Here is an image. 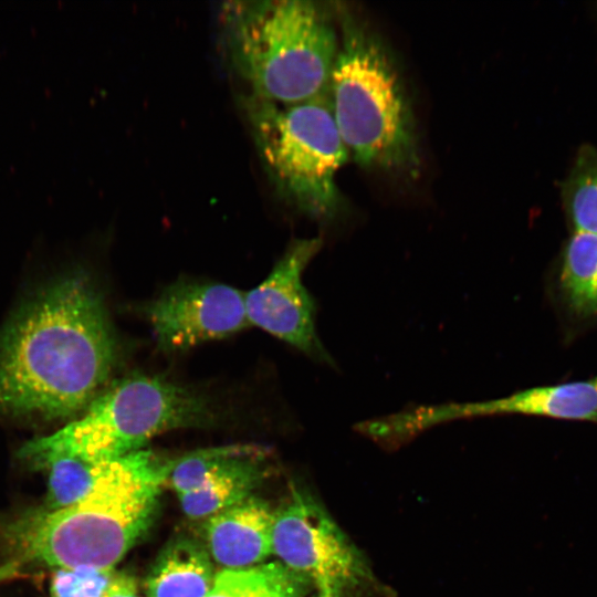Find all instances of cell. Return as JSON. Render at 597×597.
<instances>
[{
    "label": "cell",
    "instance_id": "obj_16",
    "mask_svg": "<svg viewBox=\"0 0 597 597\" xmlns=\"http://www.w3.org/2000/svg\"><path fill=\"white\" fill-rule=\"evenodd\" d=\"M313 587L281 563H268L253 567L243 597H304Z\"/></svg>",
    "mask_w": 597,
    "mask_h": 597
},
{
    "label": "cell",
    "instance_id": "obj_1",
    "mask_svg": "<svg viewBox=\"0 0 597 597\" xmlns=\"http://www.w3.org/2000/svg\"><path fill=\"white\" fill-rule=\"evenodd\" d=\"M118 354L95 283L82 272L42 286L0 328V415L74 417L100 394Z\"/></svg>",
    "mask_w": 597,
    "mask_h": 597
},
{
    "label": "cell",
    "instance_id": "obj_14",
    "mask_svg": "<svg viewBox=\"0 0 597 597\" xmlns=\"http://www.w3.org/2000/svg\"><path fill=\"white\" fill-rule=\"evenodd\" d=\"M102 461L59 459L45 469L49 473L44 511H55L72 505L92 489Z\"/></svg>",
    "mask_w": 597,
    "mask_h": 597
},
{
    "label": "cell",
    "instance_id": "obj_15",
    "mask_svg": "<svg viewBox=\"0 0 597 597\" xmlns=\"http://www.w3.org/2000/svg\"><path fill=\"white\" fill-rule=\"evenodd\" d=\"M116 575L114 568H56L50 582V596L105 597Z\"/></svg>",
    "mask_w": 597,
    "mask_h": 597
},
{
    "label": "cell",
    "instance_id": "obj_20",
    "mask_svg": "<svg viewBox=\"0 0 597 597\" xmlns=\"http://www.w3.org/2000/svg\"><path fill=\"white\" fill-rule=\"evenodd\" d=\"M304 597H365V596L352 589L325 586V587H313L311 590V595L306 594Z\"/></svg>",
    "mask_w": 597,
    "mask_h": 597
},
{
    "label": "cell",
    "instance_id": "obj_13",
    "mask_svg": "<svg viewBox=\"0 0 597 597\" xmlns=\"http://www.w3.org/2000/svg\"><path fill=\"white\" fill-rule=\"evenodd\" d=\"M558 287L577 318L597 317V234L575 231L563 256Z\"/></svg>",
    "mask_w": 597,
    "mask_h": 597
},
{
    "label": "cell",
    "instance_id": "obj_10",
    "mask_svg": "<svg viewBox=\"0 0 597 597\" xmlns=\"http://www.w3.org/2000/svg\"><path fill=\"white\" fill-rule=\"evenodd\" d=\"M269 454L255 444L188 452L174 459L165 485L175 490L187 516L207 520L252 495L268 474Z\"/></svg>",
    "mask_w": 597,
    "mask_h": 597
},
{
    "label": "cell",
    "instance_id": "obj_7",
    "mask_svg": "<svg viewBox=\"0 0 597 597\" xmlns=\"http://www.w3.org/2000/svg\"><path fill=\"white\" fill-rule=\"evenodd\" d=\"M272 553L314 587L387 594L358 547L311 494L293 491L274 512Z\"/></svg>",
    "mask_w": 597,
    "mask_h": 597
},
{
    "label": "cell",
    "instance_id": "obj_9",
    "mask_svg": "<svg viewBox=\"0 0 597 597\" xmlns=\"http://www.w3.org/2000/svg\"><path fill=\"white\" fill-rule=\"evenodd\" d=\"M322 243L321 238L293 240L265 280L244 293V302L250 326L262 328L313 359L332 364L316 333L314 301L302 282Z\"/></svg>",
    "mask_w": 597,
    "mask_h": 597
},
{
    "label": "cell",
    "instance_id": "obj_2",
    "mask_svg": "<svg viewBox=\"0 0 597 597\" xmlns=\"http://www.w3.org/2000/svg\"><path fill=\"white\" fill-rule=\"evenodd\" d=\"M172 462L144 449L102 461L92 489L80 501L19 523L17 563L114 568L150 527Z\"/></svg>",
    "mask_w": 597,
    "mask_h": 597
},
{
    "label": "cell",
    "instance_id": "obj_4",
    "mask_svg": "<svg viewBox=\"0 0 597 597\" xmlns=\"http://www.w3.org/2000/svg\"><path fill=\"white\" fill-rule=\"evenodd\" d=\"M327 94L339 135L356 164L417 175L416 123L397 65L380 39L345 11Z\"/></svg>",
    "mask_w": 597,
    "mask_h": 597
},
{
    "label": "cell",
    "instance_id": "obj_3",
    "mask_svg": "<svg viewBox=\"0 0 597 597\" xmlns=\"http://www.w3.org/2000/svg\"><path fill=\"white\" fill-rule=\"evenodd\" d=\"M222 21L231 65L249 94L295 104L327 93L339 38L317 3L230 1Z\"/></svg>",
    "mask_w": 597,
    "mask_h": 597
},
{
    "label": "cell",
    "instance_id": "obj_18",
    "mask_svg": "<svg viewBox=\"0 0 597 597\" xmlns=\"http://www.w3.org/2000/svg\"><path fill=\"white\" fill-rule=\"evenodd\" d=\"M249 569H222L216 574L213 585L206 597H243L252 578Z\"/></svg>",
    "mask_w": 597,
    "mask_h": 597
},
{
    "label": "cell",
    "instance_id": "obj_19",
    "mask_svg": "<svg viewBox=\"0 0 597 597\" xmlns=\"http://www.w3.org/2000/svg\"><path fill=\"white\" fill-rule=\"evenodd\" d=\"M105 597H142L135 579L128 575H116Z\"/></svg>",
    "mask_w": 597,
    "mask_h": 597
},
{
    "label": "cell",
    "instance_id": "obj_8",
    "mask_svg": "<svg viewBox=\"0 0 597 597\" xmlns=\"http://www.w3.org/2000/svg\"><path fill=\"white\" fill-rule=\"evenodd\" d=\"M140 311L157 347L167 354L184 353L250 326L244 293L222 283L176 282Z\"/></svg>",
    "mask_w": 597,
    "mask_h": 597
},
{
    "label": "cell",
    "instance_id": "obj_11",
    "mask_svg": "<svg viewBox=\"0 0 597 597\" xmlns=\"http://www.w3.org/2000/svg\"><path fill=\"white\" fill-rule=\"evenodd\" d=\"M274 512L253 494L210 516L205 524L210 557L224 569H249L272 554Z\"/></svg>",
    "mask_w": 597,
    "mask_h": 597
},
{
    "label": "cell",
    "instance_id": "obj_17",
    "mask_svg": "<svg viewBox=\"0 0 597 597\" xmlns=\"http://www.w3.org/2000/svg\"><path fill=\"white\" fill-rule=\"evenodd\" d=\"M569 213L575 231L597 234V167L586 170L574 181Z\"/></svg>",
    "mask_w": 597,
    "mask_h": 597
},
{
    "label": "cell",
    "instance_id": "obj_12",
    "mask_svg": "<svg viewBox=\"0 0 597 597\" xmlns=\"http://www.w3.org/2000/svg\"><path fill=\"white\" fill-rule=\"evenodd\" d=\"M214 577L207 548L180 537L159 553L147 576L146 593L148 597H206Z\"/></svg>",
    "mask_w": 597,
    "mask_h": 597
},
{
    "label": "cell",
    "instance_id": "obj_5",
    "mask_svg": "<svg viewBox=\"0 0 597 597\" xmlns=\"http://www.w3.org/2000/svg\"><path fill=\"white\" fill-rule=\"evenodd\" d=\"M211 398L160 376L134 374L114 383L59 430L25 442L19 457L45 469L59 459L105 461L143 449L155 436L207 427L218 419Z\"/></svg>",
    "mask_w": 597,
    "mask_h": 597
},
{
    "label": "cell",
    "instance_id": "obj_6",
    "mask_svg": "<svg viewBox=\"0 0 597 597\" xmlns=\"http://www.w3.org/2000/svg\"><path fill=\"white\" fill-rule=\"evenodd\" d=\"M241 106L262 166L280 197L311 218H334L341 207L336 175L349 151L328 94L280 104L248 93Z\"/></svg>",
    "mask_w": 597,
    "mask_h": 597
}]
</instances>
